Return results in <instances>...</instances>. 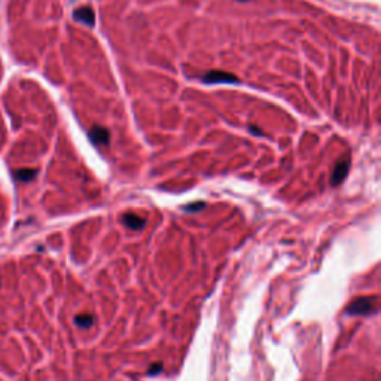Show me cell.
Masks as SVG:
<instances>
[{
    "instance_id": "obj_2",
    "label": "cell",
    "mask_w": 381,
    "mask_h": 381,
    "mask_svg": "<svg viewBox=\"0 0 381 381\" xmlns=\"http://www.w3.org/2000/svg\"><path fill=\"white\" fill-rule=\"evenodd\" d=\"M202 81L207 84H238V78L235 75L221 72V70H212L202 76Z\"/></svg>"
},
{
    "instance_id": "obj_10",
    "label": "cell",
    "mask_w": 381,
    "mask_h": 381,
    "mask_svg": "<svg viewBox=\"0 0 381 381\" xmlns=\"http://www.w3.org/2000/svg\"><path fill=\"white\" fill-rule=\"evenodd\" d=\"M159 371H161V363H158L157 366H155V365H151V368H149L148 374H149V375H152V374H158Z\"/></svg>"
},
{
    "instance_id": "obj_8",
    "label": "cell",
    "mask_w": 381,
    "mask_h": 381,
    "mask_svg": "<svg viewBox=\"0 0 381 381\" xmlns=\"http://www.w3.org/2000/svg\"><path fill=\"white\" fill-rule=\"evenodd\" d=\"M15 178L20 179L21 182H30L36 178V170H30V168H24V170H18L15 173Z\"/></svg>"
},
{
    "instance_id": "obj_3",
    "label": "cell",
    "mask_w": 381,
    "mask_h": 381,
    "mask_svg": "<svg viewBox=\"0 0 381 381\" xmlns=\"http://www.w3.org/2000/svg\"><path fill=\"white\" fill-rule=\"evenodd\" d=\"M349 168H350V158H342V159L336 164L334 171H332L331 183H332L334 186H338L342 180L345 179V176H347V173H349Z\"/></svg>"
},
{
    "instance_id": "obj_6",
    "label": "cell",
    "mask_w": 381,
    "mask_h": 381,
    "mask_svg": "<svg viewBox=\"0 0 381 381\" xmlns=\"http://www.w3.org/2000/svg\"><path fill=\"white\" fill-rule=\"evenodd\" d=\"M122 222L124 225H127L128 228H131V229H142L143 226H145V221L140 218V216H137L135 213H125L124 216H122Z\"/></svg>"
},
{
    "instance_id": "obj_7",
    "label": "cell",
    "mask_w": 381,
    "mask_h": 381,
    "mask_svg": "<svg viewBox=\"0 0 381 381\" xmlns=\"http://www.w3.org/2000/svg\"><path fill=\"white\" fill-rule=\"evenodd\" d=\"M75 323H76V326H79L82 329H88V328H91L94 325V316L87 313L78 314L75 317Z\"/></svg>"
},
{
    "instance_id": "obj_9",
    "label": "cell",
    "mask_w": 381,
    "mask_h": 381,
    "mask_svg": "<svg viewBox=\"0 0 381 381\" xmlns=\"http://www.w3.org/2000/svg\"><path fill=\"white\" fill-rule=\"evenodd\" d=\"M204 205H205L204 202H197V204L188 205V207H186V210H189V212H197V210H201Z\"/></svg>"
},
{
    "instance_id": "obj_1",
    "label": "cell",
    "mask_w": 381,
    "mask_h": 381,
    "mask_svg": "<svg viewBox=\"0 0 381 381\" xmlns=\"http://www.w3.org/2000/svg\"><path fill=\"white\" fill-rule=\"evenodd\" d=\"M377 308V298L371 296V298H359L353 304L349 305L347 313L352 316H362V314L374 313Z\"/></svg>"
},
{
    "instance_id": "obj_4",
    "label": "cell",
    "mask_w": 381,
    "mask_h": 381,
    "mask_svg": "<svg viewBox=\"0 0 381 381\" xmlns=\"http://www.w3.org/2000/svg\"><path fill=\"white\" fill-rule=\"evenodd\" d=\"M73 18L79 23L85 24L88 27H94L95 25V14L91 9L90 6H82L79 9H76L73 12Z\"/></svg>"
},
{
    "instance_id": "obj_5",
    "label": "cell",
    "mask_w": 381,
    "mask_h": 381,
    "mask_svg": "<svg viewBox=\"0 0 381 381\" xmlns=\"http://www.w3.org/2000/svg\"><path fill=\"white\" fill-rule=\"evenodd\" d=\"M90 138L91 142L97 146H108L109 145V131L100 125H94L90 130Z\"/></svg>"
}]
</instances>
